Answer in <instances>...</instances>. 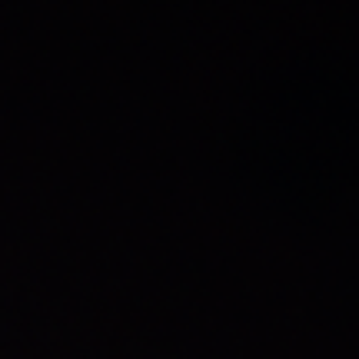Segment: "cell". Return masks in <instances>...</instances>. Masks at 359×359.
<instances>
[]
</instances>
